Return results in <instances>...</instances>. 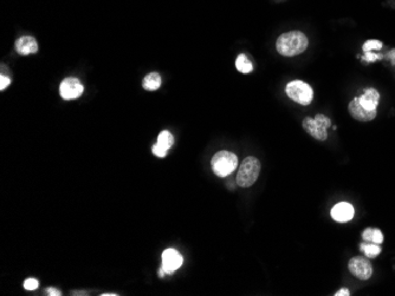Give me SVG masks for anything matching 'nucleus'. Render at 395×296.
<instances>
[{
    "label": "nucleus",
    "instance_id": "1a4fd4ad",
    "mask_svg": "<svg viewBox=\"0 0 395 296\" xmlns=\"http://www.w3.org/2000/svg\"><path fill=\"white\" fill-rule=\"evenodd\" d=\"M330 215H332L334 221L336 222H340V223L349 222L353 217H354V208H353L350 203H347V202L337 203L336 206L333 207L332 211H330Z\"/></svg>",
    "mask_w": 395,
    "mask_h": 296
},
{
    "label": "nucleus",
    "instance_id": "f3484780",
    "mask_svg": "<svg viewBox=\"0 0 395 296\" xmlns=\"http://www.w3.org/2000/svg\"><path fill=\"white\" fill-rule=\"evenodd\" d=\"M381 47H382V43L379 40H368L363 44V51L364 52L380 50Z\"/></svg>",
    "mask_w": 395,
    "mask_h": 296
},
{
    "label": "nucleus",
    "instance_id": "2eb2a0df",
    "mask_svg": "<svg viewBox=\"0 0 395 296\" xmlns=\"http://www.w3.org/2000/svg\"><path fill=\"white\" fill-rule=\"evenodd\" d=\"M235 66H237V70L242 73H250L253 70V66L250 60L246 58L245 55H239L237 60H235Z\"/></svg>",
    "mask_w": 395,
    "mask_h": 296
},
{
    "label": "nucleus",
    "instance_id": "f8f14e48",
    "mask_svg": "<svg viewBox=\"0 0 395 296\" xmlns=\"http://www.w3.org/2000/svg\"><path fill=\"white\" fill-rule=\"evenodd\" d=\"M16 50L21 56H28L38 51L37 40L33 37H21L16 41Z\"/></svg>",
    "mask_w": 395,
    "mask_h": 296
},
{
    "label": "nucleus",
    "instance_id": "bb28decb",
    "mask_svg": "<svg viewBox=\"0 0 395 296\" xmlns=\"http://www.w3.org/2000/svg\"><path fill=\"white\" fill-rule=\"evenodd\" d=\"M388 58L392 60V64L395 65V50H392L388 53Z\"/></svg>",
    "mask_w": 395,
    "mask_h": 296
},
{
    "label": "nucleus",
    "instance_id": "f03ea898",
    "mask_svg": "<svg viewBox=\"0 0 395 296\" xmlns=\"http://www.w3.org/2000/svg\"><path fill=\"white\" fill-rule=\"evenodd\" d=\"M260 162L259 159L249 156L243 161L237 175V184L242 188H249L256 183L258 176L260 174Z\"/></svg>",
    "mask_w": 395,
    "mask_h": 296
},
{
    "label": "nucleus",
    "instance_id": "5701e85b",
    "mask_svg": "<svg viewBox=\"0 0 395 296\" xmlns=\"http://www.w3.org/2000/svg\"><path fill=\"white\" fill-rule=\"evenodd\" d=\"M381 55H375V53H371L370 51L369 52H366V55H364L363 59L366 60V62L368 63H371V62H375L377 59H380L381 58Z\"/></svg>",
    "mask_w": 395,
    "mask_h": 296
},
{
    "label": "nucleus",
    "instance_id": "a878e982",
    "mask_svg": "<svg viewBox=\"0 0 395 296\" xmlns=\"http://www.w3.org/2000/svg\"><path fill=\"white\" fill-rule=\"evenodd\" d=\"M349 295H350L349 289H341L335 294V296H349Z\"/></svg>",
    "mask_w": 395,
    "mask_h": 296
},
{
    "label": "nucleus",
    "instance_id": "6e6552de",
    "mask_svg": "<svg viewBox=\"0 0 395 296\" xmlns=\"http://www.w3.org/2000/svg\"><path fill=\"white\" fill-rule=\"evenodd\" d=\"M349 112H350L352 117L359 122H370L377 117V110L375 111H369V110L364 109L362 105L360 104L359 97H356L349 103Z\"/></svg>",
    "mask_w": 395,
    "mask_h": 296
},
{
    "label": "nucleus",
    "instance_id": "dca6fc26",
    "mask_svg": "<svg viewBox=\"0 0 395 296\" xmlns=\"http://www.w3.org/2000/svg\"><path fill=\"white\" fill-rule=\"evenodd\" d=\"M360 249L362 250L367 257H377L379 254L381 253V246H379V244L375 243L368 244L364 242V243L360 244Z\"/></svg>",
    "mask_w": 395,
    "mask_h": 296
},
{
    "label": "nucleus",
    "instance_id": "a211bd4d",
    "mask_svg": "<svg viewBox=\"0 0 395 296\" xmlns=\"http://www.w3.org/2000/svg\"><path fill=\"white\" fill-rule=\"evenodd\" d=\"M314 119L316 120L318 124L322 125V127L326 128V129H328L330 125H332V123H330V119L328 118V117L324 116V115H322V113H318V115H316V117H315Z\"/></svg>",
    "mask_w": 395,
    "mask_h": 296
},
{
    "label": "nucleus",
    "instance_id": "9d476101",
    "mask_svg": "<svg viewBox=\"0 0 395 296\" xmlns=\"http://www.w3.org/2000/svg\"><path fill=\"white\" fill-rule=\"evenodd\" d=\"M303 128H304V130L308 134L315 139L324 142V140L328 138V129L322 127V125L318 124L314 118H310V117H306V118L303 120Z\"/></svg>",
    "mask_w": 395,
    "mask_h": 296
},
{
    "label": "nucleus",
    "instance_id": "b1692460",
    "mask_svg": "<svg viewBox=\"0 0 395 296\" xmlns=\"http://www.w3.org/2000/svg\"><path fill=\"white\" fill-rule=\"evenodd\" d=\"M10 83H11V81H10V78L9 77H6V76H2V77H0V90H5L6 89V87L7 86H9L10 85Z\"/></svg>",
    "mask_w": 395,
    "mask_h": 296
},
{
    "label": "nucleus",
    "instance_id": "ddd939ff",
    "mask_svg": "<svg viewBox=\"0 0 395 296\" xmlns=\"http://www.w3.org/2000/svg\"><path fill=\"white\" fill-rule=\"evenodd\" d=\"M143 89L147 90V91H155L158 90L159 87H160L161 85V77L159 73H155V72H153V73H149L147 75L146 77H144L143 79Z\"/></svg>",
    "mask_w": 395,
    "mask_h": 296
},
{
    "label": "nucleus",
    "instance_id": "f257e3e1",
    "mask_svg": "<svg viewBox=\"0 0 395 296\" xmlns=\"http://www.w3.org/2000/svg\"><path fill=\"white\" fill-rule=\"evenodd\" d=\"M308 45H309V40L304 33L301 31H291L278 37L276 47L282 56L295 57L304 52Z\"/></svg>",
    "mask_w": 395,
    "mask_h": 296
},
{
    "label": "nucleus",
    "instance_id": "0eeeda50",
    "mask_svg": "<svg viewBox=\"0 0 395 296\" xmlns=\"http://www.w3.org/2000/svg\"><path fill=\"white\" fill-rule=\"evenodd\" d=\"M182 264V256L178 250L169 248L162 253V265L166 274H173Z\"/></svg>",
    "mask_w": 395,
    "mask_h": 296
},
{
    "label": "nucleus",
    "instance_id": "423d86ee",
    "mask_svg": "<svg viewBox=\"0 0 395 296\" xmlns=\"http://www.w3.org/2000/svg\"><path fill=\"white\" fill-rule=\"evenodd\" d=\"M83 91H84V86L81 84V82L77 78L69 77L60 83L59 92L63 100H76V98L81 97Z\"/></svg>",
    "mask_w": 395,
    "mask_h": 296
},
{
    "label": "nucleus",
    "instance_id": "7ed1b4c3",
    "mask_svg": "<svg viewBox=\"0 0 395 296\" xmlns=\"http://www.w3.org/2000/svg\"><path fill=\"white\" fill-rule=\"evenodd\" d=\"M212 169L219 177H226L232 174L238 166V157L231 151H219L216 153L211 161Z\"/></svg>",
    "mask_w": 395,
    "mask_h": 296
},
{
    "label": "nucleus",
    "instance_id": "412c9836",
    "mask_svg": "<svg viewBox=\"0 0 395 296\" xmlns=\"http://www.w3.org/2000/svg\"><path fill=\"white\" fill-rule=\"evenodd\" d=\"M153 154L158 157H165L167 155V150L163 149V147H161L159 144H155L153 146Z\"/></svg>",
    "mask_w": 395,
    "mask_h": 296
},
{
    "label": "nucleus",
    "instance_id": "6ab92c4d",
    "mask_svg": "<svg viewBox=\"0 0 395 296\" xmlns=\"http://www.w3.org/2000/svg\"><path fill=\"white\" fill-rule=\"evenodd\" d=\"M38 286H39V282H38V280L32 279V278L25 280V282H24V288L26 290H36Z\"/></svg>",
    "mask_w": 395,
    "mask_h": 296
},
{
    "label": "nucleus",
    "instance_id": "aec40b11",
    "mask_svg": "<svg viewBox=\"0 0 395 296\" xmlns=\"http://www.w3.org/2000/svg\"><path fill=\"white\" fill-rule=\"evenodd\" d=\"M382 242H383V235H382V233L379 229H374L373 240H371V243L381 244Z\"/></svg>",
    "mask_w": 395,
    "mask_h": 296
},
{
    "label": "nucleus",
    "instance_id": "20e7f679",
    "mask_svg": "<svg viewBox=\"0 0 395 296\" xmlns=\"http://www.w3.org/2000/svg\"><path fill=\"white\" fill-rule=\"evenodd\" d=\"M287 96L301 105H309L313 102L314 91L311 86L302 81H292L286 87Z\"/></svg>",
    "mask_w": 395,
    "mask_h": 296
},
{
    "label": "nucleus",
    "instance_id": "9b49d317",
    "mask_svg": "<svg viewBox=\"0 0 395 296\" xmlns=\"http://www.w3.org/2000/svg\"><path fill=\"white\" fill-rule=\"evenodd\" d=\"M379 100H380L379 92L375 89H371V87L370 89L364 90L362 96L359 97L360 104L362 105L364 109L369 110V111H375V110H377Z\"/></svg>",
    "mask_w": 395,
    "mask_h": 296
},
{
    "label": "nucleus",
    "instance_id": "393cba45",
    "mask_svg": "<svg viewBox=\"0 0 395 296\" xmlns=\"http://www.w3.org/2000/svg\"><path fill=\"white\" fill-rule=\"evenodd\" d=\"M47 294L50 295V296H59V295H62V293H60L58 289H56V288H48Z\"/></svg>",
    "mask_w": 395,
    "mask_h": 296
},
{
    "label": "nucleus",
    "instance_id": "4be33fe9",
    "mask_svg": "<svg viewBox=\"0 0 395 296\" xmlns=\"http://www.w3.org/2000/svg\"><path fill=\"white\" fill-rule=\"evenodd\" d=\"M373 233H374V228H367V229L362 233L363 240L366 242H371V240H373Z\"/></svg>",
    "mask_w": 395,
    "mask_h": 296
},
{
    "label": "nucleus",
    "instance_id": "39448f33",
    "mask_svg": "<svg viewBox=\"0 0 395 296\" xmlns=\"http://www.w3.org/2000/svg\"><path fill=\"white\" fill-rule=\"evenodd\" d=\"M349 272L359 280H369L373 274V267L370 261L364 256H355L348 263Z\"/></svg>",
    "mask_w": 395,
    "mask_h": 296
},
{
    "label": "nucleus",
    "instance_id": "4468645a",
    "mask_svg": "<svg viewBox=\"0 0 395 296\" xmlns=\"http://www.w3.org/2000/svg\"><path fill=\"white\" fill-rule=\"evenodd\" d=\"M173 143H174V137H173V135L170 134L169 131H166L165 130V131H161L160 134H159V136H158V143L157 144H159V145H160L161 147H163V149H165V150L168 151L170 147H172Z\"/></svg>",
    "mask_w": 395,
    "mask_h": 296
}]
</instances>
